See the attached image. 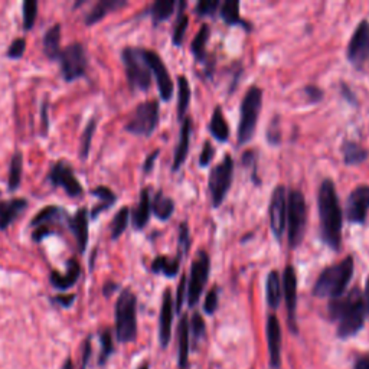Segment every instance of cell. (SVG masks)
Wrapping results in <instances>:
<instances>
[{
  "mask_svg": "<svg viewBox=\"0 0 369 369\" xmlns=\"http://www.w3.org/2000/svg\"><path fill=\"white\" fill-rule=\"evenodd\" d=\"M179 98H178V115L179 118H185L186 110L191 103V86L188 83V78L181 75L179 76Z\"/></svg>",
  "mask_w": 369,
  "mask_h": 369,
  "instance_id": "obj_38",
  "label": "cell"
},
{
  "mask_svg": "<svg viewBox=\"0 0 369 369\" xmlns=\"http://www.w3.org/2000/svg\"><path fill=\"white\" fill-rule=\"evenodd\" d=\"M341 150L346 165H358V163H362L368 157L366 149L352 140H345Z\"/></svg>",
  "mask_w": 369,
  "mask_h": 369,
  "instance_id": "obj_32",
  "label": "cell"
},
{
  "mask_svg": "<svg viewBox=\"0 0 369 369\" xmlns=\"http://www.w3.org/2000/svg\"><path fill=\"white\" fill-rule=\"evenodd\" d=\"M189 334L192 335L193 344H198L205 336V322L199 313H195L192 316V320L189 324Z\"/></svg>",
  "mask_w": 369,
  "mask_h": 369,
  "instance_id": "obj_43",
  "label": "cell"
},
{
  "mask_svg": "<svg viewBox=\"0 0 369 369\" xmlns=\"http://www.w3.org/2000/svg\"><path fill=\"white\" fill-rule=\"evenodd\" d=\"M26 207L28 202L21 198L0 202V229H8V227L25 211Z\"/></svg>",
  "mask_w": 369,
  "mask_h": 369,
  "instance_id": "obj_21",
  "label": "cell"
},
{
  "mask_svg": "<svg viewBox=\"0 0 369 369\" xmlns=\"http://www.w3.org/2000/svg\"><path fill=\"white\" fill-rule=\"evenodd\" d=\"M150 211H152V203H150L149 189H142L139 205L133 211V227L136 229H143L147 225L150 218Z\"/></svg>",
  "mask_w": 369,
  "mask_h": 369,
  "instance_id": "obj_25",
  "label": "cell"
},
{
  "mask_svg": "<svg viewBox=\"0 0 369 369\" xmlns=\"http://www.w3.org/2000/svg\"><path fill=\"white\" fill-rule=\"evenodd\" d=\"M129 84L133 90L147 91L152 84V71L143 57V48H126L123 51Z\"/></svg>",
  "mask_w": 369,
  "mask_h": 369,
  "instance_id": "obj_7",
  "label": "cell"
},
{
  "mask_svg": "<svg viewBox=\"0 0 369 369\" xmlns=\"http://www.w3.org/2000/svg\"><path fill=\"white\" fill-rule=\"evenodd\" d=\"M159 125V103L156 100L139 104L132 114L126 130L136 136L149 137Z\"/></svg>",
  "mask_w": 369,
  "mask_h": 369,
  "instance_id": "obj_8",
  "label": "cell"
},
{
  "mask_svg": "<svg viewBox=\"0 0 369 369\" xmlns=\"http://www.w3.org/2000/svg\"><path fill=\"white\" fill-rule=\"evenodd\" d=\"M143 57H144L150 71L156 76V83H157V89H159L161 100L169 101L174 96V81L171 78V74H169L166 65L163 64L161 58L154 51L143 50Z\"/></svg>",
  "mask_w": 369,
  "mask_h": 369,
  "instance_id": "obj_12",
  "label": "cell"
},
{
  "mask_svg": "<svg viewBox=\"0 0 369 369\" xmlns=\"http://www.w3.org/2000/svg\"><path fill=\"white\" fill-rule=\"evenodd\" d=\"M179 259L185 257L191 249V237H189V229H188V224L182 222L179 227Z\"/></svg>",
  "mask_w": 369,
  "mask_h": 369,
  "instance_id": "obj_44",
  "label": "cell"
},
{
  "mask_svg": "<svg viewBox=\"0 0 369 369\" xmlns=\"http://www.w3.org/2000/svg\"><path fill=\"white\" fill-rule=\"evenodd\" d=\"M157 156H159V150H157V149L147 156V159H146V161H144V166H143L144 174H150V172H152V169H153V166H154V160L157 159Z\"/></svg>",
  "mask_w": 369,
  "mask_h": 369,
  "instance_id": "obj_55",
  "label": "cell"
},
{
  "mask_svg": "<svg viewBox=\"0 0 369 369\" xmlns=\"http://www.w3.org/2000/svg\"><path fill=\"white\" fill-rule=\"evenodd\" d=\"M44 51L50 59H58L61 55V25L50 28L44 36Z\"/></svg>",
  "mask_w": 369,
  "mask_h": 369,
  "instance_id": "obj_26",
  "label": "cell"
},
{
  "mask_svg": "<svg viewBox=\"0 0 369 369\" xmlns=\"http://www.w3.org/2000/svg\"><path fill=\"white\" fill-rule=\"evenodd\" d=\"M97 129V118H91L89 121L87 127L84 129L83 135H81V144H79V157L81 159H87L90 149H91V142H93V136L96 133Z\"/></svg>",
  "mask_w": 369,
  "mask_h": 369,
  "instance_id": "obj_39",
  "label": "cell"
},
{
  "mask_svg": "<svg viewBox=\"0 0 369 369\" xmlns=\"http://www.w3.org/2000/svg\"><path fill=\"white\" fill-rule=\"evenodd\" d=\"M62 369H74V363H72V361H71V358H68V359L65 361Z\"/></svg>",
  "mask_w": 369,
  "mask_h": 369,
  "instance_id": "obj_62",
  "label": "cell"
},
{
  "mask_svg": "<svg viewBox=\"0 0 369 369\" xmlns=\"http://www.w3.org/2000/svg\"><path fill=\"white\" fill-rule=\"evenodd\" d=\"M152 211L160 221H166L174 215L175 202L169 196L163 195L161 191H159L153 198Z\"/></svg>",
  "mask_w": 369,
  "mask_h": 369,
  "instance_id": "obj_27",
  "label": "cell"
},
{
  "mask_svg": "<svg viewBox=\"0 0 369 369\" xmlns=\"http://www.w3.org/2000/svg\"><path fill=\"white\" fill-rule=\"evenodd\" d=\"M179 264H181V259H169V257H157L154 259V261L152 263V270L153 273L157 274H165L166 277H175L179 271Z\"/></svg>",
  "mask_w": 369,
  "mask_h": 369,
  "instance_id": "obj_33",
  "label": "cell"
},
{
  "mask_svg": "<svg viewBox=\"0 0 369 369\" xmlns=\"http://www.w3.org/2000/svg\"><path fill=\"white\" fill-rule=\"evenodd\" d=\"M61 215H64V211L59 207L51 205V207H45L42 211H39L35 215V218L32 220V225L33 227H47L48 224L59 220Z\"/></svg>",
  "mask_w": 369,
  "mask_h": 369,
  "instance_id": "obj_36",
  "label": "cell"
},
{
  "mask_svg": "<svg viewBox=\"0 0 369 369\" xmlns=\"http://www.w3.org/2000/svg\"><path fill=\"white\" fill-rule=\"evenodd\" d=\"M214 154H215V150H214V147L211 146V143H210V142H205V143H203L202 153H200V157H199V165H200L202 168L208 166L210 161H211L212 157H214Z\"/></svg>",
  "mask_w": 369,
  "mask_h": 369,
  "instance_id": "obj_50",
  "label": "cell"
},
{
  "mask_svg": "<svg viewBox=\"0 0 369 369\" xmlns=\"http://www.w3.org/2000/svg\"><path fill=\"white\" fill-rule=\"evenodd\" d=\"M54 234V231H51V228L48 227H38L33 234H32V238L35 242H40L42 239H45L48 235Z\"/></svg>",
  "mask_w": 369,
  "mask_h": 369,
  "instance_id": "obj_52",
  "label": "cell"
},
{
  "mask_svg": "<svg viewBox=\"0 0 369 369\" xmlns=\"http://www.w3.org/2000/svg\"><path fill=\"white\" fill-rule=\"evenodd\" d=\"M79 276H81V267H79V264H78V261L75 259H71L68 261L67 273L61 274L58 271H52L50 280H51V283H52V285L55 287V289L67 290V289H69V287H72L78 281Z\"/></svg>",
  "mask_w": 369,
  "mask_h": 369,
  "instance_id": "obj_23",
  "label": "cell"
},
{
  "mask_svg": "<svg viewBox=\"0 0 369 369\" xmlns=\"http://www.w3.org/2000/svg\"><path fill=\"white\" fill-rule=\"evenodd\" d=\"M91 193L100 199V203L96 205V208H93V211H91V218L96 220L101 212H104L110 207H113L117 200V196L107 186H97L91 191Z\"/></svg>",
  "mask_w": 369,
  "mask_h": 369,
  "instance_id": "obj_30",
  "label": "cell"
},
{
  "mask_svg": "<svg viewBox=\"0 0 369 369\" xmlns=\"http://www.w3.org/2000/svg\"><path fill=\"white\" fill-rule=\"evenodd\" d=\"M48 108H50V104H48V103H44V104H42V135H47V133H48V126H50Z\"/></svg>",
  "mask_w": 369,
  "mask_h": 369,
  "instance_id": "obj_56",
  "label": "cell"
},
{
  "mask_svg": "<svg viewBox=\"0 0 369 369\" xmlns=\"http://www.w3.org/2000/svg\"><path fill=\"white\" fill-rule=\"evenodd\" d=\"M263 104V90L259 87H250L245 93L241 103V118L238 127V143L244 144L254 136L257 120Z\"/></svg>",
  "mask_w": 369,
  "mask_h": 369,
  "instance_id": "obj_5",
  "label": "cell"
},
{
  "mask_svg": "<svg viewBox=\"0 0 369 369\" xmlns=\"http://www.w3.org/2000/svg\"><path fill=\"white\" fill-rule=\"evenodd\" d=\"M22 165H23V157L21 152H16L12 156L11 166H9V179H8L9 191H16L19 188L22 181Z\"/></svg>",
  "mask_w": 369,
  "mask_h": 369,
  "instance_id": "obj_37",
  "label": "cell"
},
{
  "mask_svg": "<svg viewBox=\"0 0 369 369\" xmlns=\"http://www.w3.org/2000/svg\"><path fill=\"white\" fill-rule=\"evenodd\" d=\"M329 316L338 322V336L348 339L355 336L365 323V300L358 287L351 290L346 296L334 299L329 305Z\"/></svg>",
  "mask_w": 369,
  "mask_h": 369,
  "instance_id": "obj_2",
  "label": "cell"
},
{
  "mask_svg": "<svg viewBox=\"0 0 369 369\" xmlns=\"http://www.w3.org/2000/svg\"><path fill=\"white\" fill-rule=\"evenodd\" d=\"M182 12L183 11H181L179 18H178L176 25H175V30H174V44L176 47L182 45L183 36H185V32H186V28H188V16L185 13H182Z\"/></svg>",
  "mask_w": 369,
  "mask_h": 369,
  "instance_id": "obj_45",
  "label": "cell"
},
{
  "mask_svg": "<svg viewBox=\"0 0 369 369\" xmlns=\"http://www.w3.org/2000/svg\"><path fill=\"white\" fill-rule=\"evenodd\" d=\"M25 50H26V39L18 38L11 44V47L8 50V57L13 58V59H19L25 54Z\"/></svg>",
  "mask_w": 369,
  "mask_h": 369,
  "instance_id": "obj_49",
  "label": "cell"
},
{
  "mask_svg": "<svg viewBox=\"0 0 369 369\" xmlns=\"http://www.w3.org/2000/svg\"><path fill=\"white\" fill-rule=\"evenodd\" d=\"M75 296L74 295H65V296H57L54 297V302H57L58 305L64 306V307H69L74 303Z\"/></svg>",
  "mask_w": 369,
  "mask_h": 369,
  "instance_id": "obj_57",
  "label": "cell"
},
{
  "mask_svg": "<svg viewBox=\"0 0 369 369\" xmlns=\"http://www.w3.org/2000/svg\"><path fill=\"white\" fill-rule=\"evenodd\" d=\"M115 289H117V284H114V283L108 281V283H106V284H104V287H103V292H104V295H106V296H111V293H113Z\"/></svg>",
  "mask_w": 369,
  "mask_h": 369,
  "instance_id": "obj_60",
  "label": "cell"
},
{
  "mask_svg": "<svg viewBox=\"0 0 369 369\" xmlns=\"http://www.w3.org/2000/svg\"><path fill=\"white\" fill-rule=\"evenodd\" d=\"M353 369H369V353L359 356L353 365Z\"/></svg>",
  "mask_w": 369,
  "mask_h": 369,
  "instance_id": "obj_58",
  "label": "cell"
},
{
  "mask_svg": "<svg viewBox=\"0 0 369 369\" xmlns=\"http://www.w3.org/2000/svg\"><path fill=\"white\" fill-rule=\"evenodd\" d=\"M38 16V4L35 0H26L23 4V28L26 30L32 29V26L35 25Z\"/></svg>",
  "mask_w": 369,
  "mask_h": 369,
  "instance_id": "obj_42",
  "label": "cell"
},
{
  "mask_svg": "<svg viewBox=\"0 0 369 369\" xmlns=\"http://www.w3.org/2000/svg\"><path fill=\"white\" fill-rule=\"evenodd\" d=\"M369 212V186L361 185L355 188L346 202V217L352 224H365Z\"/></svg>",
  "mask_w": 369,
  "mask_h": 369,
  "instance_id": "obj_15",
  "label": "cell"
},
{
  "mask_svg": "<svg viewBox=\"0 0 369 369\" xmlns=\"http://www.w3.org/2000/svg\"><path fill=\"white\" fill-rule=\"evenodd\" d=\"M115 336L123 344L137 336V299L129 289L121 292L115 303Z\"/></svg>",
  "mask_w": 369,
  "mask_h": 369,
  "instance_id": "obj_4",
  "label": "cell"
},
{
  "mask_svg": "<svg viewBox=\"0 0 369 369\" xmlns=\"http://www.w3.org/2000/svg\"><path fill=\"white\" fill-rule=\"evenodd\" d=\"M218 302H220V290H218V287H214V289H211V292L207 295V299H205V303H203L205 313H208V314L215 313L218 309Z\"/></svg>",
  "mask_w": 369,
  "mask_h": 369,
  "instance_id": "obj_47",
  "label": "cell"
},
{
  "mask_svg": "<svg viewBox=\"0 0 369 369\" xmlns=\"http://www.w3.org/2000/svg\"><path fill=\"white\" fill-rule=\"evenodd\" d=\"M305 93H306V96L309 97V101H310V103H317V101H320L322 97H323V91H322L319 87H316V86H307V87L305 89Z\"/></svg>",
  "mask_w": 369,
  "mask_h": 369,
  "instance_id": "obj_51",
  "label": "cell"
},
{
  "mask_svg": "<svg viewBox=\"0 0 369 369\" xmlns=\"http://www.w3.org/2000/svg\"><path fill=\"white\" fill-rule=\"evenodd\" d=\"M50 181L52 182V185L62 188L72 198L83 195L84 192L83 186H81V183L75 178L72 168L65 160H59L55 163L50 174Z\"/></svg>",
  "mask_w": 369,
  "mask_h": 369,
  "instance_id": "obj_16",
  "label": "cell"
},
{
  "mask_svg": "<svg viewBox=\"0 0 369 369\" xmlns=\"http://www.w3.org/2000/svg\"><path fill=\"white\" fill-rule=\"evenodd\" d=\"M341 90H342V94H344V97L349 101V103H353V104H356V98H355V96H353V93L351 91V89L346 86V84H341Z\"/></svg>",
  "mask_w": 369,
  "mask_h": 369,
  "instance_id": "obj_59",
  "label": "cell"
},
{
  "mask_svg": "<svg viewBox=\"0 0 369 369\" xmlns=\"http://www.w3.org/2000/svg\"><path fill=\"white\" fill-rule=\"evenodd\" d=\"M172 322H174V299L169 289L163 293L161 309H160V324H159V338L163 348H166L172 335Z\"/></svg>",
  "mask_w": 369,
  "mask_h": 369,
  "instance_id": "obj_18",
  "label": "cell"
},
{
  "mask_svg": "<svg viewBox=\"0 0 369 369\" xmlns=\"http://www.w3.org/2000/svg\"><path fill=\"white\" fill-rule=\"evenodd\" d=\"M210 132L212 133V136L220 140V142H227L229 137V127L228 123L224 118L222 114V108L218 106L215 107L212 117H211V123H210Z\"/></svg>",
  "mask_w": 369,
  "mask_h": 369,
  "instance_id": "obj_31",
  "label": "cell"
},
{
  "mask_svg": "<svg viewBox=\"0 0 369 369\" xmlns=\"http://www.w3.org/2000/svg\"><path fill=\"white\" fill-rule=\"evenodd\" d=\"M179 365L181 368H186L188 358H189V348H191V334H189V322L188 316L185 314L179 323Z\"/></svg>",
  "mask_w": 369,
  "mask_h": 369,
  "instance_id": "obj_29",
  "label": "cell"
},
{
  "mask_svg": "<svg viewBox=\"0 0 369 369\" xmlns=\"http://www.w3.org/2000/svg\"><path fill=\"white\" fill-rule=\"evenodd\" d=\"M267 344L270 353V366L273 369H280L281 365V329L280 322L274 314L267 319Z\"/></svg>",
  "mask_w": 369,
  "mask_h": 369,
  "instance_id": "obj_19",
  "label": "cell"
},
{
  "mask_svg": "<svg viewBox=\"0 0 369 369\" xmlns=\"http://www.w3.org/2000/svg\"><path fill=\"white\" fill-rule=\"evenodd\" d=\"M139 369H149V366H147V365H146V363H144V365H142V366H140V368H139Z\"/></svg>",
  "mask_w": 369,
  "mask_h": 369,
  "instance_id": "obj_63",
  "label": "cell"
},
{
  "mask_svg": "<svg viewBox=\"0 0 369 369\" xmlns=\"http://www.w3.org/2000/svg\"><path fill=\"white\" fill-rule=\"evenodd\" d=\"M363 300H365V307H366V313H369V277L366 280L365 284V293H363Z\"/></svg>",
  "mask_w": 369,
  "mask_h": 369,
  "instance_id": "obj_61",
  "label": "cell"
},
{
  "mask_svg": "<svg viewBox=\"0 0 369 369\" xmlns=\"http://www.w3.org/2000/svg\"><path fill=\"white\" fill-rule=\"evenodd\" d=\"M234 176V160L231 154H225L222 161L211 171L210 175V193L212 199V205L218 208L224 202Z\"/></svg>",
  "mask_w": 369,
  "mask_h": 369,
  "instance_id": "obj_9",
  "label": "cell"
},
{
  "mask_svg": "<svg viewBox=\"0 0 369 369\" xmlns=\"http://www.w3.org/2000/svg\"><path fill=\"white\" fill-rule=\"evenodd\" d=\"M285 188L283 185L276 186L270 199V227L277 239H280L285 229L287 222V199H285Z\"/></svg>",
  "mask_w": 369,
  "mask_h": 369,
  "instance_id": "obj_13",
  "label": "cell"
},
{
  "mask_svg": "<svg viewBox=\"0 0 369 369\" xmlns=\"http://www.w3.org/2000/svg\"><path fill=\"white\" fill-rule=\"evenodd\" d=\"M90 356H91V342H90V339H87L83 344V359H81V363H83V369L87 368Z\"/></svg>",
  "mask_w": 369,
  "mask_h": 369,
  "instance_id": "obj_54",
  "label": "cell"
},
{
  "mask_svg": "<svg viewBox=\"0 0 369 369\" xmlns=\"http://www.w3.org/2000/svg\"><path fill=\"white\" fill-rule=\"evenodd\" d=\"M220 8V2L218 0H202L195 8V12L198 15L207 16V15H214L217 12V9Z\"/></svg>",
  "mask_w": 369,
  "mask_h": 369,
  "instance_id": "obj_48",
  "label": "cell"
},
{
  "mask_svg": "<svg viewBox=\"0 0 369 369\" xmlns=\"http://www.w3.org/2000/svg\"><path fill=\"white\" fill-rule=\"evenodd\" d=\"M320 237L327 247L338 251L342 242V210L332 179H324L317 193Z\"/></svg>",
  "mask_w": 369,
  "mask_h": 369,
  "instance_id": "obj_1",
  "label": "cell"
},
{
  "mask_svg": "<svg viewBox=\"0 0 369 369\" xmlns=\"http://www.w3.org/2000/svg\"><path fill=\"white\" fill-rule=\"evenodd\" d=\"M68 225L76 238L79 251L84 253L87 249V244H89V211H87V208L78 210L76 214L68 220Z\"/></svg>",
  "mask_w": 369,
  "mask_h": 369,
  "instance_id": "obj_20",
  "label": "cell"
},
{
  "mask_svg": "<svg viewBox=\"0 0 369 369\" xmlns=\"http://www.w3.org/2000/svg\"><path fill=\"white\" fill-rule=\"evenodd\" d=\"M210 33L211 29L208 25H202L199 32L196 33V36L192 40V45L191 50L193 52V55L198 59H203L205 58V50H207V44H208V39H210Z\"/></svg>",
  "mask_w": 369,
  "mask_h": 369,
  "instance_id": "obj_34",
  "label": "cell"
},
{
  "mask_svg": "<svg viewBox=\"0 0 369 369\" xmlns=\"http://www.w3.org/2000/svg\"><path fill=\"white\" fill-rule=\"evenodd\" d=\"M58 59L61 62L62 75L68 83L86 75L89 61H87L86 50L81 44L74 42V44L68 45L65 50L61 51V55Z\"/></svg>",
  "mask_w": 369,
  "mask_h": 369,
  "instance_id": "obj_10",
  "label": "cell"
},
{
  "mask_svg": "<svg viewBox=\"0 0 369 369\" xmlns=\"http://www.w3.org/2000/svg\"><path fill=\"white\" fill-rule=\"evenodd\" d=\"M267 303L271 309H277L281 302V280L277 271H270L266 283Z\"/></svg>",
  "mask_w": 369,
  "mask_h": 369,
  "instance_id": "obj_28",
  "label": "cell"
},
{
  "mask_svg": "<svg viewBox=\"0 0 369 369\" xmlns=\"http://www.w3.org/2000/svg\"><path fill=\"white\" fill-rule=\"evenodd\" d=\"M111 352H113V336H111V332L108 329H106L101 334V356H100L101 365L108 359Z\"/></svg>",
  "mask_w": 369,
  "mask_h": 369,
  "instance_id": "obj_46",
  "label": "cell"
},
{
  "mask_svg": "<svg viewBox=\"0 0 369 369\" xmlns=\"http://www.w3.org/2000/svg\"><path fill=\"white\" fill-rule=\"evenodd\" d=\"M176 4L174 0H159V2L153 4L150 8V15L153 18L154 23H159L161 21H166L168 18L172 16L175 11Z\"/></svg>",
  "mask_w": 369,
  "mask_h": 369,
  "instance_id": "obj_35",
  "label": "cell"
},
{
  "mask_svg": "<svg viewBox=\"0 0 369 369\" xmlns=\"http://www.w3.org/2000/svg\"><path fill=\"white\" fill-rule=\"evenodd\" d=\"M283 295L289 313L290 329L296 332V307H297V277L293 266H287L283 273Z\"/></svg>",
  "mask_w": 369,
  "mask_h": 369,
  "instance_id": "obj_17",
  "label": "cell"
},
{
  "mask_svg": "<svg viewBox=\"0 0 369 369\" xmlns=\"http://www.w3.org/2000/svg\"><path fill=\"white\" fill-rule=\"evenodd\" d=\"M191 130H192V120L191 117H185L182 120V129H181V139L179 144L175 152V159H174V172H178L186 160L189 144H191Z\"/></svg>",
  "mask_w": 369,
  "mask_h": 369,
  "instance_id": "obj_22",
  "label": "cell"
},
{
  "mask_svg": "<svg viewBox=\"0 0 369 369\" xmlns=\"http://www.w3.org/2000/svg\"><path fill=\"white\" fill-rule=\"evenodd\" d=\"M353 259L348 256L341 263L326 267L317 277L313 295L317 297L338 299L344 296L346 287L353 276Z\"/></svg>",
  "mask_w": 369,
  "mask_h": 369,
  "instance_id": "obj_3",
  "label": "cell"
},
{
  "mask_svg": "<svg viewBox=\"0 0 369 369\" xmlns=\"http://www.w3.org/2000/svg\"><path fill=\"white\" fill-rule=\"evenodd\" d=\"M348 59L358 68L369 59V22L365 19L359 22L349 40Z\"/></svg>",
  "mask_w": 369,
  "mask_h": 369,
  "instance_id": "obj_14",
  "label": "cell"
},
{
  "mask_svg": "<svg viewBox=\"0 0 369 369\" xmlns=\"http://www.w3.org/2000/svg\"><path fill=\"white\" fill-rule=\"evenodd\" d=\"M306 200L299 189H293L287 202V231L292 249H297L306 229Z\"/></svg>",
  "mask_w": 369,
  "mask_h": 369,
  "instance_id": "obj_6",
  "label": "cell"
},
{
  "mask_svg": "<svg viewBox=\"0 0 369 369\" xmlns=\"http://www.w3.org/2000/svg\"><path fill=\"white\" fill-rule=\"evenodd\" d=\"M123 6H126V0H100V2L87 15L86 23L91 26L98 21H101L104 16H107L110 12L117 11Z\"/></svg>",
  "mask_w": 369,
  "mask_h": 369,
  "instance_id": "obj_24",
  "label": "cell"
},
{
  "mask_svg": "<svg viewBox=\"0 0 369 369\" xmlns=\"http://www.w3.org/2000/svg\"><path fill=\"white\" fill-rule=\"evenodd\" d=\"M130 218V210L127 207H123L113 218L111 222V239H117L123 232L126 231Z\"/></svg>",
  "mask_w": 369,
  "mask_h": 369,
  "instance_id": "obj_40",
  "label": "cell"
},
{
  "mask_svg": "<svg viewBox=\"0 0 369 369\" xmlns=\"http://www.w3.org/2000/svg\"><path fill=\"white\" fill-rule=\"evenodd\" d=\"M210 256L207 251H199L191 267V277L188 285V303L189 306H195L199 302V297L205 289V284L210 277L211 268Z\"/></svg>",
  "mask_w": 369,
  "mask_h": 369,
  "instance_id": "obj_11",
  "label": "cell"
},
{
  "mask_svg": "<svg viewBox=\"0 0 369 369\" xmlns=\"http://www.w3.org/2000/svg\"><path fill=\"white\" fill-rule=\"evenodd\" d=\"M221 15L228 25H235L242 22L239 18V2H237V0H228V2H225L221 6Z\"/></svg>",
  "mask_w": 369,
  "mask_h": 369,
  "instance_id": "obj_41",
  "label": "cell"
},
{
  "mask_svg": "<svg viewBox=\"0 0 369 369\" xmlns=\"http://www.w3.org/2000/svg\"><path fill=\"white\" fill-rule=\"evenodd\" d=\"M185 284H186V277L182 276L181 283L178 285V296H176V310L181 312L182 305H183V296H185Z\"/></svg>",
  "mask_w": 369,
  "mask_h": 369,
  "instance_id": "obj_53",
  "label": "cell"
}]
</instances>
